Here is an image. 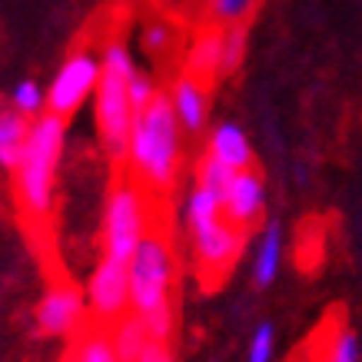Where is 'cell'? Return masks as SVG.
<instances>
[{
    "mask_svg": "<svg viewBox=\"0 0 362 362\" xmlns=\"http://www.w3.org/2000/svg\"><path fill=\"white\" fill-rule=\"evenodd\" d=\"M173 110L176 117H180V123H183V130L189 133H199L203 130V123H206V113H209V87L203 83V80L189 77V74H183V77L173 83Z\"/></svg>",
    "mask_w": 362,
    "mask_h": 362,
    "instance_id": "13",
    "label": "cell"
},
{
    "mask_svg": "<svg viewBox=\"0 0 362 362\" xmlns=\"http://www.w3.org/2000/svg\"><path fill=\"white\" fill-rule=\"evenodd\" d=\"M187 74L203 80L206 87L223 74V27L209 23V27L197 30L187 50Z\"/></svg>",
    "mask_w": 362,
    "mask_h": 362,
    "instance_id": "12",
    "label": "cell"
},
{
    "mask_svg": "<svg viewBox=\"0 0 362 362\" xmlns=\"http://www.w3.org/2000/svg\"><path fill=\"white\" fill-rule=\"evenodd\" d=\"M11 103H13V110H21L23 117H40V110L47 107V93L33 80H21L11 93Z\"/></svg>",
    "mask_w": 362,
    "mask_h": 362,
    "instance_id": "20",
    "label": "cell"
},
{
    "mask_svg": "<svg viewBox=\"0 0 362 362\" xmlns=\"http://www.w3.org/2000/svg\"><path fill=\"white\" fill-rule=\"evenodd\" d=\"M146 230L150 223H146V206H143V187L136 180H123L110 189L107 213H103V256L133 263Z\"/></svg>",
    "mask_w": 362,
    "mask_h": 362,
    "instance_id": "5",
    "label": "cell"
},
{
    "mask_svg": "<svg viewBox=\"0 0 362 362\" xmlns=\"http://www.w3.org/2000/svg\"><path fill=\"white\" fill-rule=\"evenodd\" d=\"M136 362H176L173 342H170V339H153V336H150L146 349L140 352V359H136Z\"/></svg>",
    "mask_w": 362,
    "mask_h": 362,
    "instance_id": "25",
    "label": "cell"
},
{
    "mask_svg": "<svg viewBox=\"0 0 362 362\" xmlns=\"http://www.w3.org/2000/svg\"><path fill=\"white\" fill-rule=\"evenodd\" d=\"M246 57V27L226 23L223 27V74H236Z\"/></svg>",
    "mask_w": 362,
    "mask_h": 362,
    "instance_id": "19",
    "label": "cell"
},
{
    "mask_svg": "<svg viewBox=\"0 0 362 362\" xmlns=\"http://www.w3.org/2000/svg\"><path fill=\"white\" fill-rule=\"evenodd\" d=\"M136 77V64L127 54L120 40H110L103 50V74L97 83V130L100 143L113 163L127 160L130 153V136L136 123V107H133L130 83Z\"/></svg>",
    "mask_w": 362,
    "mask_h": 362,
    "instance_id": "4",
    "label": "cell"
},
{
    "mask_svg": "<svg viewBox=\"0 0 362 362\" xmlns=\"http://www.w3.org/2000/svg\"><path fill=\"white\" fill-rule=\"evenodd\" d=\"M173 40H176L173 23L150 21L146 27H143V47H146V54H153V57L170 54V50H173Z\"/></svg>",
    "mask_w": 362,
    "mask_h": 362,
    "instance_id": "21",
    "label": "cell"
},
{
    "mask_svg": "<svg viewBox=\"0 0 362 362\" xmlns=\"http://www.w3.org/2000/svg\"><path fill=\"white\" fill-rule=\"evenodd\" d=\"M27 140H30V123H27V117H23L21 110H13V113L7 110L0 117V166H4V170L13 173V166L21 163Z\"/></svg>",
    "mask_w": 362,
    "mask_h": 362,
    "instance_id": "16",
    "label": "cell"
},
{
    "mask_svg": "<svg viewBox=\"0 0 362 362\" xmlns=\"http://www.w3.org/2000/svg\"><path fill=\"white\" fill-rule=\"evenodd\" d=\"M64 117L50 110L33 117L30 140L23 146L21 163L13 166V199L30 220H44L54 203V180L64 153Z\"/></svg>",
    "mask_w": 362,
    "mask_h": 362,
    "instance_id": "3",
    "label": "cell"
},
{
    "mask_svg": "<svg viewBox=\"0 0 362 362\" xmlns=\"http://www.w3.org/2000/svg\"><path fill=\"white\" fill-rule=\"evenodd\" d=\"M64 362H123L113 349L110 326H103L97 319H87L70 339H66Z\"/></svg>",
    "mask_w": 362,
    "mask_h": 362,
    "instance_id": "11",
    "label": "cell"
},
{
    "mask_svg": "<svg viewBox=\"0 0 362 362\" xmlns=\"http://www.w3.org/2000/svg\"><path fill=\"white\" fill-rule=\"evenodd\" d=\"M87 322L83 316V293L70 279H57L44 293L37 306V329L44 336H64L70 339L74 332Z\"/></svg>",
    "mask_w": 362,
    "mask_h": 362,
    "instance_id": "9",
    "label": "cell"
},
{
    "mask_svg": "<svg viewBox=\"0 0 362 362\" xmlns=\"http://www.w3.org/2000/svg\"><path fill=\"white\" fill-rule=\"evenodd\" d=\"M266 209V187H263V176L256 173V170H236L233 176L230 189H226V197H223V216L230 223H236L240 230L250 233L259 216H263Z\"/></svg>",
    "mask_w": 362,
    "mask_h": 362,
    "instance_id": "10",
    "label": "cell"
},
{
    "mask_svg": "<svg viewBox=\"0 0 362 362\" xmlns=\"http://www.w3.org/2000/svg\"><path fill=\"white\" fill-rule=\"evenodd\" d=\"M130 93H133V107H136V110H143V107H146V103H150V100L156 97L153 80L146 77V74H140V70H136V77H133V83H130Z\"/></svg>",
    "mask_w": 362,
    "mask_h": 362,
    "instance_id": "26",
    "label": "cell"
},
{
    "mask_svg": "<svg viewBox=\"0 0 362 362\" xmlns=\"http://www.w3.org/2000/svg\"><path fill=\"white\" fill-rule=\"evenodd\" d=\"M173 246L160 226H150L143 236L140 250L130 263V286H133V309L143 316L153 339L173 342Z\"/></svg>",
    "mask_w": 362,
    "mask_h": 362,
    "instance_id": "2",
    "label": "cell"
},
{
    "mask_svg": "<svg viewBox=\"0 0 362 362\" xmlns=\"http://www.w3.org/2000/svg\"><path fill=\"white\" fill-rule=\"evenodd\" d=\"M209 153L223 160L226 166L233 170H250L252 166V150H250V140L246 133L236 127V123H220L213 136H209Z\"/></svg>",
    "mask_w": 362,
    "mask_h": 362,
    "instance_id": "14",
    "label": "cell"
},
{
    "mask_svg": "<svg viewBox=\"0 0 362 362\" xmlns=\"http://www.w3.org/2000/svg\"><path fill=\"white\" fill-rule=\"evenodd\" d=\"M246 243V230H240L236 223H230L223 216L220 223H213L206 230L193 233V250H197V273L206 286L220 283L230 276V269L236 266Z\"/></svg>",
    "mask_w": 362,
    "mask_h": 362,
    "instance_id": "8",
    "label": "cell"
},
{
    "mask_svg": "<svg viewBox=\"0 0 362 362\" xmlns=\"http://www.w3.org/2000/svg\"><path fill=\"white\" fill-rule=\"evenodd\" d=\"M279 256H283V230H279V223H269L263 230L256 259H252V279H256V286H269L276 279V273H279Z\"/></svg>",
    "mask_w": 362,
    "mask_h": 362,
    "instance_id": "17",
    "label": "cell"
},
{
    "mask_svg": "<svg viewBox=\"0 0 362 362\" xmlns=\"http://www.w3.org/2000/svg\"><path fill=\"white\" fill-rule=\"evenodd\" d=\"M273 342H276L273 322H259L256 332H252V339H250L246 362H273Z\"/></svg>",
    "mask_w": 362,
    "mask_h": 362,
    "instance_id": "22",
    "label": "cell"
},
{
    "mask_svg": "<svg viewBox=\"0 0 362 362\" xmlns=\"http://www.w3.org/2000/svg\"><path fill=\"white\" fill-rule=\"evenodd\" d=\"M180 130L183 123L173 110L170 93H156L133 123L130 136V173L146 193L166 197L176 183V166H180Z\"/></svg>",
    "mask_w": 362,
    "mask_h": 362,
    "instance_id": "1",
    "label": "cell"
},
{
    "mask_svg": "<svg viewBox=\"0 0 362 362\" xmlns=\"http://www.w3.org/2000/svg\"><path fill=\"white\" fill-rule=\"evenodd\" d=\"M87 303L90 319H97L103 326H110L123 313L133 309V286H130V263L103 256L97 269L90 273L87 283Z\"/></svg>",
    "mask_w": 362,
    "mask_h": 362,
    "instance_id": "7",
    "label": "cell"
},
{
    "mask_svg": "<svg viewBox=\"0 0 362 362\" xmlns=\"http://www.w3.org/2000/svg\"><path fill=\"white\" fill-rule=\"evenodd\" d=\"M110 339L123 362H136L140 352L146 349V342H150V329H146V322H143L140 313L130 309V313H123L117 322H110Z\"/></svg>",
    "mask_w": 362,
    "mask_h": 362,
    "instance_id": "15",
    "label": "cell"
},
{
    "mask_svg": "<svg viewBox=\"0 0 362 362\" xmlns=\"http://www.w3.org/2000/svg\"><path fill=\"white\" fill-rule=\"evenodd\" d=\"M256 0H209V11L220 23H243L252 13Z\"/></svg>",
    "mask_w": 362,
    "mask_h": 362,
    "instance_id": "23",
    "label": "cell"
},
{
    "mask_svg": "<svg viewBox=\"0 0 362 362\" xmlns=\"http://www.w3.org/2000/svg\"><path fill=\"white\" fill-rule=\"evenodd\" d=\"M233 176H236V170H233V166H226L223 160H216L213 153H206L203 166H199L197 183H199V187H206V189H213L216 197H226V189H230V183H233Z\"/></svg>",
    "mask_w": 362,
    "mask_h": 362,
    "instance_id": "18",
    "label": "cell"
},
{
    "mask_svg": "<svg viewBox=\"0 0 362 362\" xmlns=\"http://www.w3.org/2000/svg\"><path fill=\"white\" fill-rule=\"evenodd\" d=\"M100 74H103V57H97L93 50H74L47 90V110L66 120L74 110H80V103L90 93H97Z\"/></svg>",
    "mask_w": 362,
    "mask_h": 362,
    "instance_id": "6",
    "label": "cell"
},
{
    "mask_svg": "<svg viewBox=\"0 0 362 362\" xmlns=\"http://www.w3.org/2000/svg\"><path fill=\"white\" fill-rule=\"evenodd\" d=\"M329 362H359V339L352 332H339L329 349Z\"/></svg>",
    "mask_w": 362,
    "mask_h": 362,
    "instance_id": "24",
    "label": "cell"
}]
</instances>
